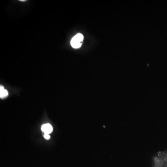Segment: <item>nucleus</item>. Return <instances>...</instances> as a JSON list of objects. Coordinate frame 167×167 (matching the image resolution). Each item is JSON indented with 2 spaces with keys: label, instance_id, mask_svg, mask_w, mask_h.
Here are the masks:
<instances>
[{
  "label": "nucleus",
  "instance_id": "obj_1",
  "mask_svg": "<svg viewBox=\"0 0 167 167\" xmlns=\"http://www.w3.org/2000/svg\"><path fill=\"white\" fill-rule=\"evenodd\" d=\"M84 39V36L81 34L76 35L71 41V45L74 49H78L82 45Z\"/></svg>",
  "mask_w": 167,
  "mask_h": 167
},
{
  "label": "nucleus",
  "instance_id": "obj_2",
  "mask_svg": "<svg viewBox=\"0 0 167 167\" xmlns=\"http://www.w3.org/2000/svg\"><path fill=\"white\" fill-rule=\"evenodd\" d=\"M42 130L45 133L49 134L53 132V128L51 125L49 124H46L42 126Z\"/></svg>",
  "mask_w": 167,
  "mask_h": 167
},
{
  "label": "nucleus",
  "instance_id": "obj_3",
  "mask_svg": "<svg viewBox=\"0 0 167 167\" xmlns=\"http://www.w3.org/2000/svg\"><path fill=\"white\" fill-rule=\"evenodd\" d=\"M8 91L7 90L4 89V87L2 85H1L0 86V97L1 99L6 98L8 96Z\"/></svg>",
  "mask_w": 167,
  "mask_h": 167
},
{
  "label": "nucleus",
  "instance_id": "obj_4",
  "mask_svg": "<svg viewBox=\"0 0 167 167\" xmlns=\"http://www.w3.org/2000/svg\"><path fill=\"white\" fill-rule=\"evenodd\" d=\"M44 137L46 140H49L50 138V136L49 134L45 133L44 135Z\"/></svg>",
  "mask_w": 167,
  "mask_h": 167
}]
</instances>
